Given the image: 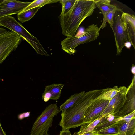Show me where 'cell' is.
Segmentation results:
<instances>
[{"instance_id":"4fadbf2b","label":"cell","mask_w":135,"mask_h":135,"mask_svg":"<svg viewBox=\"0 0 135 135\" xmlns=\"http://www.w3.org/2000/svg\"><path fill=\"white\" fill-rule=\"evenodd\" d=\"M133 116V114L131 113L125 117L116 118L114 114H111L107 117L105 120L97 125L93 131L97 132L105 128L116 124L118 121L121 120L129 122L131 120Z\"/></svg>"},{"instance_id":"30bf717a","label":"cell","mask_w":135,"mask_h":135,"mask_svg":"<svg viewBox=\"0 0 135 135\" xmlns=\"http://www.w3.org/2000/svg\"><path fill=\"white\" fill-rule=\"evenodd\" d=\"M109 101L103 99H97L87 108L84 116L85 123L92 122L102 113Z\"/></svg>"},{"instance_id":"7402d4cb","label":"cell","mask_w":135,"mask_h":135,"mask_svg":"<svg viewBox=\"0 0 135 135\" xmlns=\"http://www.w3.org/2000/svg\"><path fill=\"white\" fill-rule=\"evenodd\" d=\"M116 10L107 12L103 16L102 23L99 28V31L101 29L103 28L106 26L107 22L109 24L110 27L112 26L113 24V17Z\"/></svg>"},{"instance_id":"484cf974","label":"cell","mask_w":135,"mask_h":135,"mask_svg":"<svg viewBox=\"0 0 135 135\" xmlns=\"http://www.w3.org/2000/svg\"><path fill=\"white\" fill-rule=\"evenodd\" d=\"M59 135H72L69 129H62L60 131Z\"/></svg>"},{"instance_id":"e0dca14e","label":"cell","mask_w":135,"mask_h":135,"mask_svg":"<svg viewBox=\"0 0 135 135\" xmlns=\"http://www.w3.org/2000/svg\"><path fill=\"white\" fill-rule=\"evenodd\" d=\"M105 119L104 118H98L93 121L91 122L85 123L81 125L78 133H81L84 132H92L95 127L101 122Z\"/></svg>"},{"instance_id":"2e32d148","label":"cell","mask_w":135,"mask_h":135,"mask_svg":"<svg viewBox=\"0 0 135 135\" xmlns=\"http://www.w3.org/2000/svg\"><path fill=\"white\" fill-rule=\"evenodd\" d=\"M110 2L111 1L109 0H97L96 6L101 11L103 16L107 12L117 9L116 6L110 4Z\"/></svg>"},{"instance_id":"7c38bea8","label":"cell","mask_w":135,"mask_h":135,"mask_svg":"<svg viewBox=\"0 0 135 135\" xmlns=\"http://www.w3.org/2000/svg\"><path fill=\"white\" fill-rule=\"evenodd\" d=\"M64 86V85L62 84H54L46 86L42 94V100L45 102L50 99L57 100L61 96Z\"/></svg>"},{"instance_id":"f1b7e54d","label":"cell","mask_w":135,"mask_h":135,"mask_svg":"<svg viewBox=\"0 0 135 135\" xmlns=\"http://www.w3.org/2000/svg\"><path fill=\"white\" fill-rule=\"evenodd\" d=\"M48 130H46L41 133L39 135H50L48 133Z\"/></svg>"},{"instance_id":"603a6c76","label":"cell","mask_w":135,"mask_h":135,"mask_svg":"<svg viewBox=\"0 0 135 135\" xmlns=\"http://www.w3.org/2000/svg\"><path fill=\"white\" fill-rule=\"evenodd\" d=\"M76 0H62L59 2L62 6V10L60 15H63L68 12L74 4Z\"/></svg>"},{"instance_id":"4dcf8cb0","label":"cell","mask_w":135,"mask_h":135,"mask_svg":"<svg viewBox=\"0 0 135 135\" xmlns=\"http://www.w3.org/2000/svg\"></svg>"},{"instance_id":"5bb4252c","label":"cell","mask_w":135,"mask_h":135,"mask_svg":"<svg viewBox=\"0 0 135 135\" xmlns=\"http://www.w3.org/2000/svg\"><path fill=\"white\" fill-rule=\"evenodd\" d=\"M119 135H134L135 134V117L127 122L121 120L117 123Z\"/></svg>"},{"instance_id":"8992f818","label":"cell","mask_w":135,"mask_h":135,"mask_svg":"<svg viewBox=\"0 0 135 135\" xmlns=\"http://www.w3.org/2000/svg\"><path fill=\"white\" fill-rule=\"evenodd\" d=\"M22 39L20 36L12 31H7L0 35V64L17 49Z\"/></svg>"},{"instance_id":"83f0119b","label":"cell","mask_w":135,"mask_h":135,"mask_svg":"<svg viewBox=\"0 0 135 135\" xmlns=\"http://www.w3.org/2000/svg\"><path fill=\"white\" fill-rule=\"evenodd\" d=\"M0 135H7L5 132L3 130L1 123L0 120Z\"/></svg>"},{"instance_id":"ac0fdd59","label":"cell","mask_w":135,"mask_h":135,"mask_svg":"<svg viewBox=\"0 0 135 135\" xmlns=\"http://www.w3.org/2000/svg\"><path fill=\"white\" fill-rule=\"evenodd\" d=\"M85 92V91H82L79 93L74 94L71 95L68 99L60 106L59 108L60 111H61L62 112H64L71 107Z\"/></svg>"},{"instance_id":"ffe728a7","label":"cell","mask_w":135,"mask_h":135,"mask_svg":"<svg viewBox=\"0 0 135 135\" xmlns=\"http://www.w3.org/2000/svg\"><path fill=\"white\" fill-rule=\"evenodd\" d=\"M60 0H35L20 12H23L36 7H42L46 4L56 3Z\"/></svg>"},{"instance_id":"4316f807","label":"cell","mask_w":135,"mask_h":135,"mask_svg":"<svg viewBox=\"0 0 135 135\" xmlns=\"http://www.w3.org/2000/svg\"><path fill=\"white\" fill-rule=\"evenodd\" d=\"M7 31L3 27H0V35L7 32Z\"/></svg>"},{"instance_id":"cb8c5ba5","label":"cell","mask_w":135,"mask_h":135,"mask_svg":"<svg viewBox=\"0 0 135 135\" xmlns=\"http://www.w3.org/2000/svg\"><path fill=\"white\" fill-rule=\"evenodd\" d=\"M72 135H99L97 132L93 131L92 132H84L81 133H78L77 132H75Z\"/></svg>"},{"instance_id":"6da1fadb","label":"cell","mask_w":135,"mask_h":135,"mask_svg":"<svg viewBox=\"0 0 135 135\" xmlns=\"http://www.w3.org/2000/svg\"><path fill=\"white\" fill-rule=\"evenodd\" d=\"M105 89L85 92L71 107L61 113L59 125L62 129L74 128L85 123L84 116L88 108L98 99Z\"/></svg>"},{"instance_id":"5b68a950","label":"cell","mask_w":135,"mask_h":135,"mask_svg":"<svg viewBox=\"0 0 135 135\" xmlns=\"http://www.w3.org/2000/svg\"><path fill=\"white\" fill-rule=\"evenodd\" d=\"M123 12L122 9L117 8L113 17V24L111 27L114 34L117 55L120 54L126 44L130 43L123 20Z\"/></svg>"},{"instance_id":"7a4b0ae2","label":"cell","mask_w":135,"mask_h":135,"mask_svg":"<svg viewBox=\"0 0 135 135\" xmlns=\"http://www.w3.org/2000/svg\"><path fill=\"white\" fill-rule=\"evenodd\" d=\"M0 26L6 27L19 35L29 43L38 54L49 56L37 39L12 16H8L0 19Z\"/></svg>"},{"instance_id":"ba28073f","label":"cell","mask_w":135,"mask_h":135,"mask_svg":"<svg viewBox=\"0 0 135 135\" xmlns=\"http://www.w3.org/2000/svg\"><path fill=\"white\" fill-rule=\"evenodd\" d=\"M31 2L16 0L0 1V19L7 16L18 14Z\"/></svg>"},{"instance_id":"d4e9b609","label":"cell","mask_w":135,"mask_h":135,"mask_svg":"<svg viewBox=\"0 0 135 135\" xmlns=\"http://www.w3.org/2000/svg\"><path fill=\"white\" fill-rule=\"evenodd\" d=\"M30 112H27L20 114L18 116V118L20 120H21L24 118L28 117L30 115Z\"/></svg>"},{"instance_id":"f546056e","label":"cell","mask_w":135,"mask_h":135,"mask_svg":"<svg viewBox=\"0 0 135 135\" xmlns=\"http://www.w3.org/2000/svg\"><path fill=\"white\" fill-rule=\"evenodd\" d=\"M131 71L132 73L134 75H135V66L133 64L132 65Z\"/></svg>"},{"instance_id":"44dd1931","label":"cell","mask_w":135,"mask_h":135,"mask_svg":"<svg viewBox=\"0 0 135 135\" xmlns=\"http://www.w3.org/2000/svg\"><path fill=\"white\" fill-rule=\"evenodd\" d=\"M99 135H119L117 123L105 128L97 132Z\"/></svg>"},{"instance_id":"3957f363","label":"cell","mask_w":135,"mask_h":135,"mask_svg":"<svg viewBox=\"0 0 135 135\" xmlns=\"http://www.w3.org/2000/svg\"><path fill=\"white\" fill-rule=\"evenodd\" d=\"M99 27L97 24L89 26L80 36L67 37L61 42V48L70 54H73V49L78 45L96 40L99 35Z\"/></svg>"},{"instance_id":"277c9868","label":"cell","mask_w":135,"mask_h":135,"mask_svg":"<svg viewBox=\"0 0 135 135\" xmlns=\"http://www.w3.org/2000/svg\"><path fill=\"white\" fill-rule=\"evenodd\" d=\"M60 111L59 108L56 104L49 105L34 122L30 135H39L45 130H48L52 126L53 117L56 116Z\"/></svg>"},{"instance_id":"9a60e30c","label":"cell","mask_w":135,"mask_h":135,"mask_svg":"<svg viewBox=\"0 0 135 135\" xmlns=\"http://www.w3.org/2000/svg\"><path fill=\"white\" fill-rule=\"evenodd\" d=\"M127 88L124 86L118 87L115 86L112 88L105 89L103 93L98 99H103L110 101L118 92L126 90Z\"/></svg>"},{"instance_id":"9c48e42d","label":"cell","mask_w":135,"mask_h":135,"mask_svg":"<svg viewBox=\"0 0 135 135\" xmlns=\"http://www.w3.org/2000/svg\"><path fill=\"white\" fill-rule=\"evenodd\" d=\"M126 91L118 92L109 101L107 105L98 118L106 119L109 115L111 114L115 115L118 112L126 102Z\"/></svg>"},{"instance_id":"8fae6325","label":"cell","mask_w":135,"mask_h":135,"mask_svg":"<svg viewBox=\"0 0 135 135\" xmlns=\"http://www.w3.org/2000/svg\"><path fill=\"white\" fill-rule=\"evenodd\" d=\"M123 18L126 31L130 43L135 49V16L123 12Z\"/></svg>"},{"instance_id":"52a82bcc","label":"cell","mask_w":135,"mask_h":135,"mask_svg":"<svg viewBox=\"0 0 135 135\" xmlns=\"http://www.w3.org/2000/svg\"><path fill=\"white\" fill-rule=\"evenodd\" d=\"M135 78L134 75L131 84L127 88L126 102L124 105L114 115L116 118L125 117L135 111Z\"/></svg>"},{"instance_id":"d6986e66","label":"cell","mask_w":135,"mask_h":135,"mask_svg":"<svg viewBox=\"0 0 135 135\" xmlns=\"http://www.w3.org/2000/svg\"><path fill=\"white\" fill-rule=\"evenodd\" d=\"M40 8L37 7L20 12L17 14L18 20L22 23L29 21L33 17Z\"/></svg>"}]
</instances>
